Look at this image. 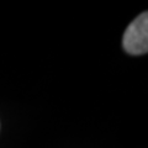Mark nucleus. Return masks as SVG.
<instances>
[{
    "label": "nucleus",
    "mask_w": 148,
    "mask_h": 148,
    "mask_svg": "<svg viewBox=\"0 0 148 148\" xmlns=\"http://www.w3.org/2000/svg\"><path fill=\"white\" fill-rule=\"evenodd\" d=\"M123 49L128 54L141 56L148 51V14L138 15L128 25L122 38Z\"/></svg>",
    "instance_id": "nucleus-1"
}]
</instances>
